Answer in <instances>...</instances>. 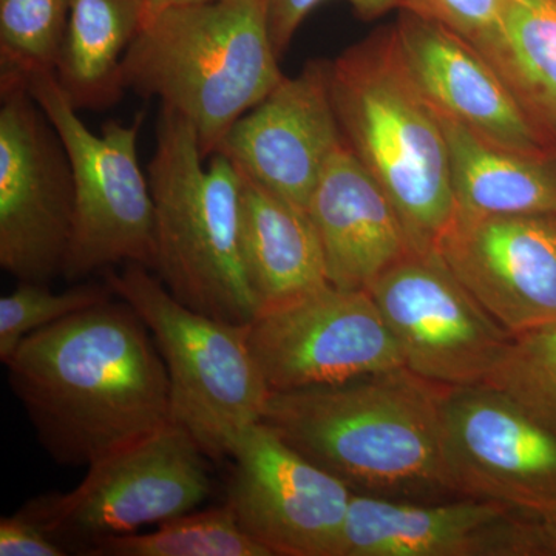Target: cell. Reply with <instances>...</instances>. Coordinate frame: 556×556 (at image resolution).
I'll list each match as a JSON object with an SVG mask.
<instances>
[{
  "mask_svg": "<svg viewBox=\"0 0 556 556\" xmlns=\"http://www.w3.org/2000/svg\"><path fill=\"white\" fill-rule=\"evenodd\" d=\"M482 56L551 142L556 137V0H506L495 39Z\"/></svg>",
  "mask_w": 556,
  "mask_h": 556,
  "instance_id": "cell-22",
  "label": "cell"
},
{
  "mask_svg": "<svg viewBox=\"0 0 556 556\" xmlns=\"http://www.w3.org/2000/svg\"><path fill=\"white\" fill-rule=\"evenodd\" d=\"M72 0H0V73L53 72Z\"/></svg>",
  "mask_w": 556,
  "mask_h": 556,
  "instance_id": "cell-24",
  "label": "cell"
},
{
  "mask_svg": "<svg viewBox=\"0 0 556 556\" xmlns=\"http://www.w3.org/2000/svg\"><path fill=\"white\" fill-rule=\"evenodd\" d=\"M441 118L447 138L456 217L556 215V160L485 141L456 121Z\"/></svg>",
  "mask_w": 556,
  "mask_h": 556,
  "instance_id": "cell-20",
  "label": "cell"
},
{
  "mask_svg": "<svg viewBox=\"0 0 556 556\" xmlns=\"http://www.w3.org/2000/svg\"><path fill=\"white\" fill-rule=\"evenodd\" d=\"M442 387L405 367L346 382L270 391L262 422L353 493L459 497L441 439Z\"/></svg>",
  "mask_w": 556,
  "mask_h": 556,
  "instance_id": "cell-2",
  "label": "cell"
},
{
  "mask_svg": "<svg viewBox=\"0 0 556 556\" xmlns=\"http://www.w3.org/2000/svg\"><path fill=\"white\" fill-rule=\"evenodd\" d=\"M342 144L329 90V61L313 60L292 78L285 76L241 116L215 153L228 156L258 185L306 208Z\"/></svg>",
  "mask_w": 556,
  "mask_h": 556,
  "instance_id": "cell-15",
  "label": "cell"
},
{
  "mask_svg": "<svg viewBox=\"0 0 556 556\" xmlns=\"http://www.w3.org/2000/svg\"><path fill=\"white\" fill-rule=\"evenodd\" d=\"M204 164L199 135L161 105L148 166L155 206V268L172 295L204 316L249 325L260 305L240 254L241 174L214 153Z\"/></svg>",
  "mask_w": 556,
  "mask_h": 556,
  "instance_id": "cell-5",
  "label": "cell"
},
{
  "mask_svg": "<svg viewBox=\"0 0 556 556\" xmlns=\"http://www.w3.org/2000/svg\"><path fill=\"white\" fill-rule=\"evenodd\" d=\"M441 439L457 496L536 517L556 507V433L486 383L442 387Z\"/></svg>",
  "mask_w": 556,
  "mask_h": 556,
  "instance_id": "cell-12",
  "label": "cell"
},
{
  "mask_svg": "<svg viewBox=\"0 0 556 556\" xmlns=\"http://www.w3.org/2000/svg\"><path fill=\"white\" fill-rule=\"evenodd\" d=\"M530 556H556V507L546 514L527 515Z\"/></svg>",
  "mask_w": 556,
  "mask_h": 556,
  "instance_id": "cell-30",
  "label": "cell"
},
{
  "mask_svg": "<svg viewBox=\"0 0 556 556\" xmlns=\"http://www.w3.org/2000/svg\"><path fill=\"white\" fill-rule=\"evenodd\" d=\"M504 3L506 0H402L401 9L445 25L484 54L500 28Z\"/></svg>",
  "mask_w": 556,
  "mask_h": 556,
  "instance_id": "cell-27",
  "label": "cell"
},
{
  "mask_svg": "<svg viewBox=\"0 0 556 556\" xmlns=\"http://www.w3.org/2000/svg\"><path fill=\"white\" fill-rule=\"evenodd\" d=\"M306 208L331 287L367 291L380 274L416 251L393 201L345 141L329 160Z\"/></svg>",
  "mask_w": 556,
  "mask_h": 556,
  "instance_id": "cell-18",
  "label": "cell"
},
{
  "mask_svg": "<svg viewBox=\"0 0 556 556\" xmlns=\"http://www.w3.org/2000/svg\"><path fill=\"white\" fill-rule=\"evenodd\" d=\"M437 251L508 334L556 324V215L456 217Z\"/></svg>",
  "mask_w": 556,
  "mask_h": 556,
  "instance_id": "cell-14",
  "label": "cell"
},
{
  "mask_svg": "<svg viewBox=\"0 0 556 556\" xmlns=\"http://www.w3.org/2000/svg\"><path fill=\"white\" fill-rule=\"evenodd\" d=\"M240 254L260 311L329 285L324 249L308 208L243 174Z\"/></svg>",
  "mask_w": 556,
  "mask_h": 556,
  "instance_id": "cell-19",
  "label": "cell"
},
{
  "mask_svg": "<svg viewBox=\"0 0 556 556\" xmlns=\"http://www.w3.org/2000/svg\"><path fill=\"white\" fill-rule=\"evenodd\" d=\"M249 346L270 391L298 390L404 367L368 291L327 285L260 311Z\"/></svg>",
  "mask_w": 556,
  "mask_h": 556,
  "instance_id": "cell-11",
  "label": "cell"
},
{
  "mask_svg": "<svg viewBox=\"0 0 556 556\" xmlns=\"http://www.w3.org/2000/svg\"><path fill=\"white\" fill-rule=\"evenodd\" d=\"M367 291L404 367L439 387L485 383L510 342L437 249L409 252Z\"/></svg>",
  "mask_w": 556,
  "mask_h": 556,
  "instance_id": "cell-10",
  "label": "cell"
},
{
  "mask_svg": "<svg viewBox=\"0 0 556 556\" xmlns=\"http://www.w3.org/2000/svg\"><path fill=\"white\" fill-rule=\"evenodd\" d=\"M226 504L270 555L336 556L353 492L273 428L252 424L233 441Z\"/></svg>",
  "mask_w": 556,
  "mask_h": 556,
  "instance_id": "cell-13",
  "label": "cell"
},
{
  "mask_svg": "<svg viewBox=\"0 0 556 556\" xmlns=\"http://www.w3.org/2000/svg\"><path fill=\"white\" fill-rule=\"evenodd\" d=\"M485 383L556 433V324L511 336Z\"/></svg>",
  "mask_w": 556,
  "mask_h": 556,
  "instance_id": "cell-25",
  "label": "cell"
},
{
  "mask_svg": "<svg viewBox=\"0 0 556 556\" xmlns=\"http://www.w3.org/2000/svg\"><path fill=\"white\" fill-rule=\"evenodd\" d=\"M206 457L189 431L170 422L91 464L72 492L35 497L20 511L83 555L105 538L195 510L211 492Z\"/></svg>",
  "mask_w": 556,
  "mask_h": 556,
  "instance_id": "cell-8",
  "label": "cell"
},
{
  "mask_svg": "<svg viewBox=\"0 0 556 556\" xmlns=\"http://www.w3.org/2000/svg\"><path fill=\"white\" fill-rule=\"evenodd\" d=\"M113 298L108 283L79 281L67 291L53 292L49 285L20 281L13 292L0 299V361L5 364L33 332Z\"/></svg>",
  "mask_w": 556,
  "mask_h": 556,
  "instance_id": "cell-26",
  "label": "cell"
},
{
  "mask_svg": "<svg viewBox=\"0 0 556 556\" xmlns=\"http://www.w3.org/2000/svg\"><path fill=\"white\" fill-rule=\"evenodd\" d=\"M3 365L39 444L60 466L89 468L172 422L166 365L124 300L33 332Z\"/></svg>",
  "mask_w": 556,
  "mask_h": 556,
  "instance_id": "cell-1",
  "label": "cell"
},
{
  "mask_svg": "<svg viewBox=\"0 0 556 556\" xmlns=\"http://www.w3.org/2000/svg\"><path fill=\"white\" fill-rule=\"evenodd\" d=\"M75 222L64 142L27 80L0 73V266L28 283L62 276Z\"/></svg>",
  "mask_w": 556,
  "mask_h": 556,
  "instance_id": "cell-9",
  "label": "cell"
},
{
  "mask_svg": "<svg viewBox=\"0 0 556 556\" xmlns=\"http://www.w3.org/2000/svg\"><path fill=\"white\" fill-rule=\"evenodd\" d=\"M336 556H527V518L477 497L353 493Z\"/></svg>",
  "mask_w": 556,
  "mask_h": 556,
  "instance_id": "cell-16",
  "label": "cell"
},
{
  "mask_svg": "<svg viewBox=\"0 0 556 556\" xmlns=\"http://www.w3.org/2000/svg\"><path fill=\"white\" fill-rule=\"evenodd\" d=\"M83 555L273 556L241 529L228 504L166 519L155 532L105 538Z\"/></svg>",
  "mask_w": 556,
  "mask_h": 556,
  "instance_id": "cell-23",
  "label": "cell"
},
{
  "mask_svg": "<svg viewBox=\"0 0 556 556\" xmlns=\"http://www.w3.org/2000/svg\"><path fill=\"white\" fill-rule=\"evenodd\" d=\"M105 283L148 327L170 383L172 422L212 459L229 457L240 431L262 422L270 394L249 346V325L182 305L138 263L105 270Z\"/></svg>",
  "mask_w": 556,
  "mask_h": 556,
  "instance_id": "cell-6",
  "label": "cell"
},
{
  "mask_svg": "<svg viewBox=\"0 0 556 556\" xmlns=\"http://www.w3.org/2000/svg\"><path fill=\"white\" fill-rule=\"evenodd\" d=\"M327 0H262L268 17L270 38L278 56L287 51L300 25ZM364 21H376L393 10H401L402 0H343Z\"/></svg>",
  "mask_w": 556,
  "mask_h": 556,
  "instance_id": "cell-28",
  "label": "cell"
},
{
  "mask_svg": "<svg viewBox=\"0 0 556 556\" xmlns=\"http://www.w3.org/2000/svg\"><path fill=\"white\" fill-rule=\"evenodd\" d=\"M329 90L343 141L393 201L413 247L437 249L456 218L447 138L393 25L329 61Z\"/></svg>",
  "mask_w": 556,
  "mask_h": 556,
  "instance_id": "cell-3",
  "label": "cell"
},
{
  "mask_svg": "<svg viewBox=\"0 0 556 556\" xmlns=\"http://www.w3.org/2000/svg\"><path fill=\"white\" fill-rule=\"evenodd\" d=\"M68 551L33 519L17 511L0 519V556H64Z\"/></svg>",
  "mask_w": 556,
  "mask_h": 556,
  "instance_id": "cell-29",
  "label": "cell"
},
{
  "mask_svg": "<svg viewBox=\"0 0 556 556\" xmlns=\"http://www.w3.org/2000/svg\"><path fill=\"white\" fill-rule=\"evenodd\" d=\"M262 0H214L146 22L121 67L124 90L159 98L214 155L230 127L285 78Z\"/></svg>",
  "mask_w": 556,
  "mask_h": 556,
  "instance_id": "cell-4",
  "label": "cell"
},
{
  "mask_svg": "<svg viewBox=\"0 0 556 556\" xmlns=\"http://www.w3.org/2000/svg\"><path fill=\"white\" fill-rule=\"evenodd\" d=\"M144 24L146 0H72L54 76L73 108L121 101L123 60Z\"/></svg>",
  "mask_w": 556,
  "mask_h": 556,
  "instance_id": "cell-21",
  "label": "cell"
},
{
  "mask_svg": "<svg viewBox=\"0 0 556 556\" xmlns=\"http://www.w3.org/2000/svg\"><path fill=\"white\" fill-rule=\"evenodd\" d=\"M25 80L60 134L72 166L75 222L62 276L75 285L127 263L153 270L155 206L138 160L144 113L129 124L108 121L97 135L80 119L53 72L35 73Z\"/></svg>",
  "mask_w": 556,
  "mask_h": 556,
  "instance_id": "cell-7",
  "label": "cell"
},
{
  "mask_svg": "<svg viewBox=\"0 0 556 556\" xmlns=\"http://www.w3.org/2000/svg\"><path fill=\"white\" fill-rule=\"evenodd\" d=\"M393 30L409 75L439 115L501 148L551 152L506 83L470 42L407 9L399 10Z\"/></svg>",
  "mask_w": 556,
  "mask_h": 556,
  "instance_id": "cell-17",
  "label": "cell"
},
{
  "mask_svg": "<svg viewBox=\"0 0 556 556\" xmlns=\"http://www.w3.org/2000/svg\"><path fill=\"white\" fill-rule=\"evenodd\" d=\"M207 2H214V0H146V22L166 10L200 5V3Z\"/></svg>",
  "mask_w": 556,
  "mask_h": 556,
  "instance_id": "cell-31",
  "label": "cell"
}]
</instances>
